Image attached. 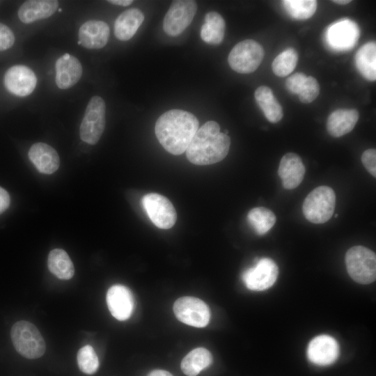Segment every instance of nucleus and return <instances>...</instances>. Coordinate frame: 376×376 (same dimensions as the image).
<instances>
[{
    "label": "nucleus",
    "mask_w": 376,
    "mask_h": 376,
    "mask_svg": "<svg viewBox=\"0 0 376 376\" xmlns=\"http://www.w3.org/2000/svg\"><path fill=\"white\" fill-rule=\"evenodd\" d=\"M198 127V120L191 113L171 109L158 118L155 132L166 151L178 155L186 151Z\"/></svg>",
    "instance_id": "obj_1"
},
{
    "label": "nucleus",
    "mask_w": 376,
    "mask_h": 376,
    "mask_svg": "<svg viewBox=\"0 0 376 376\" xmlns=\"http://www.w3.org/2000/svg\"><path fill=\"white\" fill-rule=\"evenodd\" d=\"M230 145V137L220 132L219 125L209 120L198 127L185 151L186 156L194 164H215L226 157Z\"/></svg>",
    "instance_id": "obj_2"
},
{
    "label": "nucleus",
    "mask_w": 376,
    "mask_h": 376,
    "mask_svg": "<svg viewBox=\"0 0 376 376\" xmlns=\"http://www.w3.org/2000/svg\"><path fill=\"white\" fill-rule=\"evenodd\" d=\"M10 337L16 351L26 359H38L46 350L45 342L40 332L28 321L15 322L11 328Z\"/></svg>",
    "instance_id": "obj_3"
},
{
    "label": "nucleus",
    "mask_w": 376,
    "mask_h": 376,
    "mask_svg": "<svg viewBox=\"0 0 376 376\" xmlns=\"http://www.w3.org/2000/svg\"><path fill=\"white\" fill-rule=\"evenodd\" d=\"M336 203L334 191L328 186H320L304 199L302 211L306 219L313 224H323L334 214Z\"/></svg>",
    "instance_id": "obj_4"
},
{
    "label": "nucleus",
    "mask_w": 376,
    "mask_h": 376,
    "mask_svg": "<svg viewBox=\"0 0 376 376\" xmlns=\"http://www.w3.org/2000/svg\"><path fill=\"white\" fill-rule=\"evenodd\" d=\"M345 265L350 276L361 284H369L376 279V256L363 246H354L345 254Z\"/></svg>",
    "instance_id": "obj_5"
},
{
    "label": "nucleus",
    "mask_w": 376,
    "mask_h": 376,
    "mask_svg": "<svg viewBox=\"0 0 376 376\" xmlns=\"http://www.w3.org/2000/svg\"><path fill=\"white\" fill-rule=\"evenodd\" d=\"M264 57L263 47L253 40H244L236 44L228 57L230 67L235 72L249 74L254 72Z\"/></svg>",
    "instance_id": "obj_6"
},
{
    "label": "nucleus",
    "mask_w": 376,
    "mask_h": 376,
    "mask_svg": "<svg viewBox=\"0 0 376 376\" xmlns=\"http://www.w3.org/2000/svg\"><path fill=\"white\" fill-rule=\"evenodd\" d=\"M106 105L100 96L91 98L82 119L79 134L81 139L91 145L100 140L105 127Z\"/></svg>",
    "instance_id": "obj_7"
},
{
    "label": "nucleus",
    "mask_w": 376,
    "mask_h": 376,
    "mask_svg": "<svg viewBox=\"0 0 376 376\" xmlns=\"http://www.w3.org/2000/svg\"><path fill=\"white\" fill-rule=\"evenodd\" d=\"M196 11L195 1H173L163 20L164 32L170 36L180 35L191 23Z\"/></svg>",
    "instance_id": "obj_8"
},
{
    "label": "nucleus",
    "mask_w": 376,
    "mask_h": 376,
    "mask_svg": "<svg viewBox=\"0 0 376 376\" xmlns=\"http://www.w3.org/2000/svg\"><path fill=\"white\" fill-rule=\"evenodd\" d=\"M176 318L186 324L201 328L205 327L210 318L207 304L194 297H182L178 299L173 307Z\"/></svg>",
    "instance_id": "obj_9"
},
{
    "label": "nucleus",
    "mask_w": 376,
    "mask_h": 376,
    "mask_svg": "<svg viewBox=\"0 0 376 376\" xmlns=\"http://www.w3.org/2000/svg\"><path fill=\"white\" fill-rule=\"evenodd\" d=\"M142 205L151 221L158 228L169 229L173 226L177 214L171 202L165 196L150 193L142 198Z\"/></svg>",
    "instance_id": "obj_10"
},
{
    "label": "nucleus",
    "mask_w": 376,
    "mask_h": 376,
    "mask_svg": "<svg viewBox=\"0 0 376 376\" xmlns=\"http://www.w3.org/2000/svg\"><path fill=\"white\" fill-rule=\"evenodd\" d=\"M279 268L275 262L268 258L258 260L256 264L245 270L242 280L246 287L253 291H262L274 285L277 279Z\"/></svg>",
    "instance_id": "obj_11"
},
{
    "label": "nucleus",
    "mask_w": 376,
    "mask_h": 376,
    "mask_svg": "<svg viewBox=\"0 0 376 376\" xmlns=\"http://www.w3.org/2000/svg\"><path fill=\"white\" fill-rule=\"evenodd\" d=\"M37 77L27 66L17 65L10 68L4 76V84L13 94L25 97L30 95L36 88Z\"/></svg>",
    "instance_id": "obj_12"
},
{
    "label": "nucleus",
    "mask_w": 376,
    "mask_h": 376,
    "mask_svg": "<svg viewBox=\"0 0 376 376\" xmlns=\"http://www.w3.org/2000/svg\"><path fill=\"white\" fill-rule=\"evenodd\" d=\"M339 345L335 338L329 335H320L308 343L306 350L308 360L319 366L334 363L339 355Z\"/></svg>",
    "instance_id": "obj_13"
},
{
    "label": "nucleus",
    "mask_w": 376,
    "mask_h": 376,
    "mask_svg": "<svg viewBox=\"0 0 376 376\" xmlns=\"http://www.w3.org/2000/svg\"><path fill=\"white\" fill-rule=\"evenodd\" d=\"M359 29L354 22L345 19L333 24L328 29L327 38L332 48L337 50H347L357 43Z\"/></svg>",
    "instance_id": "obj_14"
},
{
    "label": "nucleus",
    "mask_w": 376,
    "mask_h": 376,
    "mask_svg": "<svg viewBox=\"0 0 376 376\" xmlns=\"http://www.w3.org/2000/svg\"><path fill=\"white\" fill-rule=\"evenodd\" d=\"M106 300L111 314L117 320H127L132 314L134 306L133 295L128 288L114 285L107 291Z\"/></svg>",
    "instance_id": "obj_15"
},
{
    "label": "nucleus",
    "mask_w": 376,
    "mask_h": 376,
    "mask_svg": "<svg viewBox=\"0 0 376 376\" xmlns=\"http://www.w3.org/2000/svg\"><path fill=\"white\" fill-rule=\"evenodd\" d=\"M306 169L300 157L293 152L284 155L279 163L278 174L285 189H293L302 182Z\"/></svg>",
    "instance_id": "obj_16"
},
{
    "label": "nucleus",
    "mask_w": 376,
    "mask_h": 376,
    "mask_svg": "<svg viewBox=\"0 0 376 376\" xmlns=\"http://www.w3.org/2000/svg\"><path fill=\"white\" fill-rule=\"evenodd\" d=\"M80 44L87 49H100L106 45L109 38V27L101 20H88L79 28Z\"/></svg>",
    "instance_id": "obj_17"
},
{
    "label": "nucleus",
    "mask_w": 376,
    "mask_h": 376,
    "mask_svg": "<svg viewBox=\"0 0 376 376\" xmlns=\"http://www.w3.org/2000/svg\"><path fill=\"white\" fill-rule=\"evenodd\" d=\"M56 84L61 89H68L78 82L82 75V66L75 56L65 54L56 62Z\"/></svg>",
    "instance_id": "obj_18"
},
{
    "label": "nucleus",
    "mask_w": 376,
    "mask_h": 376,
    "mask_svg": "<svg viewBox=\"0 0 376 376\" xmlns=\"http://www.w3.org/2000/svg\"><path fill=\"white\" fill-rule=\"evenodd\" d=\"M29 157L36 169L45 174H52L59 167L57 152L45 143H34L29 149Z\"/></svg>",
    "instance_id": "obj_19"
},
{
    "label": "nucleus",
    "mask_w": 376,
    "mask_h": 376,
    "mask_svg": "<svg viewBox=\"0 0 376 376\" xmlns=\"http://www.w3.org/2000/svg\"><path fill=\"white\" fill-rule=\"evenodd\" d=\"M58 9V2L55 0H30L22 4L18 17L25 24L45 19L52 16Z\"/></svg>",
    "instance_id": "obj_20"
},
{
    "label": "nucleus",
    "mask_w": 376,
    "mask_h": 376,
    "mask_svg": "<svg viewBox=\"0 0 376 376\" xmlns=\"http://www.w3.org/2000/svg\"><path fill=\"white\" fill-rule=\"evenodd\" d=\"M144 20V15L138 8H129L123 12L114 23V34L120 40L132 38Z\"/></svg>",
    "instance_id": "obj_21"
},
{
    "label": "nucleus",
    "mask_w": 376,
    "mask_h": 376,
    "mask_svg": "<svg viewBox=\"0 0 376 376\" xmlns=\"http://www.w3.org/2000/svg\"><path fill=\"white\" fill-rule=\"evenodd\" d=\"M359 119L356 109H337L327 118V130L334 137H340L350 132Z\"/></svg>",
    "instance_id": "obj_22"
},
{
    "label": "nucleus",
    "mask_w": 376,
    "mask_h": 376,
    "mask_svg": "<svg viewBox=\"0 0 376 376\" xmlns=\"http://www.w3.org/2000/svg\"><path fill=\"white\" fill-rule=\"evenodd\" d=\"M254 96L258 105L269 122L276 123L281 120L283 116L282 107L270 88L266 86H259L256 90Z\"/></svg>",
    "instance_id": "obj_23"
},
{
    "label": "nucleus",
    "mask_w": 376,
    "mask_h": 376,
    "mask_svg": "<svg viewBox=\"0 0 376 376\" xmlns=\"http://www.w3.org/2000/svg\"><path fill=\"white\" fill-rule=\"evenodd\" d=\"M355 63L358 71L367 80L376 79V44L369 42L361 46L356 53Z\"/></svg>",
    "instance_id": "obj_24"
},
{
    "label": "nucleus",
    "mask_w": 376,
    "mask_h": 376,
    "mask_svg": "<svg viewBox=\"0 0 376 376\" xmlns=\"http://www.w3.org/2000/svg\"><path fill=\"white\" fill-rule=\"evenodd\" d=\"M225 28V21L220 14L216 12L207 13L201 29V37L209 45H219L224 40Z\"/></svg>",
    "instance_id": "obj_25"
},
{
    "label": "nucleus",
    "mask_w": 376,
    "mask_h": 376,
    "mask_svg": "<svg viewBox=\"0 0 376 376\" xmlns=\"http://www.w3.org/2000/svg\"><path fill=\"white\" fill-rule=\"evenodd\" d=\"M212 356L204 347H198L189 352L182 360L180 367L187 376H196L200 372L211 365Z\"/></svg>",
    "instance_id": "obj_26"
},
{
    "label": "nucleus",
    "mask_w": 376,
    "mask_h": 376,
    "mask_svg": "<svg viewBox=\"0 0 376 376\" xmlns=\"http://www.w3.org/2000/svg\"><path fill=\"white\" fill-rule=\"evenodd\" d=\"M47 265L49 271L61 280H69L75 274L73 263L68 254L63 249L52 250L48 256Z\"/></svg>",
    "instance_id": "obj_27"
},
{
    "label": "nucleus",
    "mask_w": 376,
    "mask_h": 376,
    "mask_svg": "<svg viewBox=\"0 0 376 376\" xmlns=\"http://www.w3.org/2000/svg\"><path fill=\"white\" fill-rule=\"evenodd\" d=\"M247 219L256 233L259 235H263L273 227L276 223V217L269 209L258 207L249 212Z\"/></svg>",
    "instance_id": "obj_28"
},
{
    "label": "nucleus",
    "mask_w": 376,
    "mask_h": 376,
    "mask_svg": "<svg viewBox=\"0 0 376 376\" xmlns=\"http://www.w3.org/2000/svg\"><path fill=\"white\" fill-rule=\"evenodd\" d=\"M282 3L287 13L296 19L311 17L317 8L315 0H285Z\"/></svg>",
    "instance_id": "obj_29"
},
{
    "label": "nucleus",
    "mask_w": 376,
    "mask_h": 376,
    "mask_svg": "<svg viewBox=\"0 0 376 376\" xmlns=\"http://www.w3.org/2000/svg\"><path fill=\"white\" fill-rule=\"evenodd\" d=\"M297 61L296 50L288 48L274 58L272 64V71L278 77H285L295 70Z\"/></svg>",
    "instance_id": "obj_30"
},
{
    "label": "nucleus",
    "mask_w": 376,
    "mask_h": 376,
    "mask_svg": "<svg viewBox=\"0 0 376 376\" xmlns=\"http://www.w3.org/2000/svg\"><path fill=\"white\" fill-rule=\"evenodd\" d=\"M80 370L87 375L94 374L99 368V359L93 347L86 345L79 349L77 356Z\"/></svg>",
    "instance_id": "obj_31"
},
{
    "label": "nucleus",
    "mask_w": 376,
    "mask_h": 376,
    "mask_svg": "<svg viewBox=\"0 0 376 376\" xmlns=\"http://www.w3.org/2000/svg\"><path fill=\"white\" fill-rule=\"evenodd\" d=\"M320 93L318 81L311 76H307L301 91L298 95L299 100L303 103H310L315 100Z\"/></svg>",
    "instance_id": "obj_32"
},
{
    "label": "nucleus",
    "mask_w": 376,
    "mask_h": 376,
    "mask_svg": "<svg viewBox=\"0 0 376 376\" xmlns=\"http://www.w3.org/2000/svg\"><path fill=\"white\" fill-rule=\"evenodd\" d=\"M307 76L302 72H297L285 81L286 88L292 94L299 95L301 91Z\"/></svg>",
    "instance_id": "obj_33"
},
{
    "label": "nucleus",
    "mask_w": 376,
    "mask_h": 376,
    "mask_svg": "<svg viewBox=\"0 0 376 376\" xmlns=\"http://www.w3.org/2000/svg\"><path fill=\"white\" fill-rule=\"evenodd\" d=\"M15 42V36L6 25L0 23V51L10 48Z\"/></svg>",
    "instance_id": "obj_34"
},
{
    "label": "nucleus",
    "mask_w": 376,
    "mask_h": 376,
    "mask_svg": "<svg viewBox=\"0 0 376 376\" xmlns=\"http://www.w3.org/2000/svg\"><path fill=\"white\" fill-rule=\"evenodd\" d=\"M361 162L366 170L376 177V150L370 148L365 150L361 155Z\"/></svg>",
    "instance_id": "obj_35"
},
{
    "label": "nucleus",
    "mask_w": 376,
    "mask_h": 376,
    "mask_svg": "<svg viewBox=\"0 0 376 376\" xmlns=\"http://www.w3.org/2000/svg\"><path fill=\"white\" fill-rule=\"evenodd\" d=\"M10 201V196L7 191L0 187V214L9 207Z\"/></svg>",
    "instance_id": "obj_36"
},
{
    "label": "nucleus",
    "mask_w": 376,
    "mask_h": 376,
    "mask_svg": "<svg viewBox=\"0 0 376 376\" xmlns=\"http://www.w3.org/2000/svg\"><path fill=\"white\" fill-rule=\"evenodd\" d=\"M148 376H173L169 372L164 370H154Z\"/></svg>",
    "instance_id": "obj_37"
},
{
    "label": "nucleus",
    "mask_w": 376,
    "mask_h": 376,
    "mask_svg": "<svg viewBox=\"0 0 376 376\" xmlns=\"http://www.w3.org/2000/svg\"><path fill=\"white\" fill-rule=\"evenodd\" d=\"M108 2L115 4V5L127 6L130 5L132 3H133V1L132 0H109L108 1Z\"/></svg>",
    "instance_id": "obj_38"
},
{
    "label": "nucleus",
    "mask_w": 376,
    "mask_h": 376,
    "mask_svg": "<svg viewBox=\"0 0 376 376\" xmlns=\"http://www.w3.org/2000/svg\"><path fill=\"white\" fill-rule=\"evenodd\" d=\"M332 1L340 5H345L351 2L350 0H334Z\"/></svg>",
    "instance_id": "obj_39"
},
{
    "label": "nucleus",
    "mask_w": 376,
    "mask_h": 376,
    "mask_svg": "<svg viewBox=\"0 0 376 376\" xmlns=\"http://www.w3.org/2000/svg\"><path fill=\"white\" fill-rule=\"evenodd\" d=\"M58 12H61L62 11V9L61 8H58Z\"/></svg>",
    "instance_id": "obj_40"
},
{
    "label": "nucleus",
    "mask_w": 376,
    "mask_h": 376,
    "mask_svg": "<svg viewBox=\"0 0 376 376\" xmlns=\"http://www.w3.org/2000/svg\"><path fill=\"white\" fill-rule=\"evenodd\" d=\"M336 218L338 217V214H336L335 216H334Z\"/></svg>",
    "instance_id": "obj_41"
}]
</instances>
